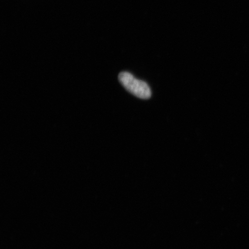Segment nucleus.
Returning <instances> with one entry per match:
<instances>
[{
	"mask_svg": "<svg viewBox=\"0 0 249 249\" xmlns=\"http://www.w3.org/2000/svg\"><path fill=\"white\" fill-rule=\"evenodd\" d=\"M118 80L127 91L136 97L142 99L151 98V91L147 84L136 79L131 73L123 71L119 74Z\"/></svg>",
	"mask_w": 249,
	"mask_h": 249,
	"instance_id": "nucleus-1",
	"label": "nucleus"
}]
</instances>
